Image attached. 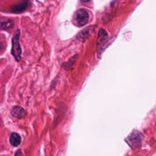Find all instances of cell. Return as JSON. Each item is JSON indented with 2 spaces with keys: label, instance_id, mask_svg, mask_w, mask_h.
<instances>
[{
  "label": "cell",
  "instance_id": "cell-1",
  "mask_svg": "<svg viewBox=\"0 0 156 156\" xmlns=\"http://www.w3.org/2000/svg\"><path fill=\"white\" fill-rule=\"evenodd\" d=\"M20 29H17L12 39V50H11V53L14 57L15 59L17 62H20L21 59V48L20 47Z\"/></svg>",
  "mask_w": 156,
  "mask_h": 156
},
{
  "label": "cell",
  "instance_id": "cell-2",
  "mask_svg": "<svg viewBox=\"0 0 156 156\" xmlns=\"http://www.w3.org/2000/svg\"><path fill=\"white\" fill-rule=\"evenodd\" d=\"M73 17L74 21L79 26H85L89 20L88 13L84 9H80L77 10Z\"/></svg>",
  "mask_w": 156,
  "mask_h": 156
},
{
  "label": "cell",
  "instance_id": "cell-3",
  "mask_svg": "<svg viewBox=\"0 0 156 156\" xmlns=\"http://www.w3.org/2000/svg\"><path fill=\"white\" fill-rule=\"evenodd\" d=\"M143 138L142 134L137 131L134 130L128 136L127 138V142L132 148H136L140 146L141 143V140Z\"/></svg>",
  "mask_w": 156,
  "mask_h": 156
},
{
  "label": "cell",
  "instance_id": "cell-4",
  "mask_svg": "<svg viewBox=\"0 0 156 156\" xmlns=\"http://www.w3.org/2000/svg\"><path fill=\"white\" fill-rule=\"evenodd\" d=\"M107 37L108 34L106 31L104 29H100L97 39V51L98 55L101 54L102 51L104 49V47L107 40Z\"/></svg>",
  "mask_w": 156,
  "mask_h": 156
},
{
  "label": "cell",
  "instance_id": "cell-5",
  "mask_svg": "<svg viewBox=\"0 0 156 156\" xmlns=\"http://www.w3.org/2000/svg\"><path fill=\"white\" fill-rule=\"evenodd\" d=\"M94 29V26H90L83 29L77 35V39L80 41L84 42L90 36V35L92 34Z\"/></svg>",
  "mask_w": 156,
  "mask_h": 156
},
{
  "label": "cell",
  "instance_id": "cell-6",
  "mask_svg": "<svg viewBox=\"0 0 156 156\" xmlns=\"http://www.w3.org/2000/svg\"><path fill=\"white\" fill-rule=\"evenodd\" d=\"M14 26V21L10 18L0 15V30H7Z\"/></svg>",
  "mask_w": 156,
  "mask_h": 156
},
{
  "label": "cell",
  "instance_id": "cell-7",
  "mask_svg": "<svg viewBox=\"0 0 156 156\" xmlns=\"http://www.w3.org/2000/svg\"><path fill=\"white\" fill-rule=\"evenodd\" d=\"M29 0H21L19 3L12 5L10 7L11 12L15 13H19L24 12L27 8Z\"/></svg>",
  "mask_w": 156,
  "mask_h": 156
},
{
  "label": "cell",
  "instance_id": "cell-8",
  "mask_svg": "<svg viewBox=\"0 0 156 156\" xmlns=\"http://www.w3.org/2000/svg\"><path fill=\"white\" fill-rule=\"evenodd\" d=\"M12 115L16 118L21 119L25 116L26 111L20 106H15L12 110Z\"/></svg>",
  "mask_w": 156,
  "mask_h": 156
},
{
  "label": "cell",
  "instance_id": "cell-9",
  "mask_svg": "<svg viewBox=\"0 0 156 156\" xmlns=\"http://www.w3.org/2000/svg\"><path fill=\"white\" fill-rule=\"evenodd\" d=\"M9 140L11 145H12L14 147H16V146H18L21 143V138L18 133L13 132L11 133L10 136Z\"/></svg>",
  "mask_w": 156,
  "mask_h": 156
},
{
  "label": "cell",
  "instance_id": "cell-10",
  "mask_svg": "<svg viewBox=\"0 0 156 156\" xmlns=\"http://www.w3.org/2000/svg\"><path fill=\"white\" fill-rule=\"evenodd\" d=\"M77 57V55H74L66 63H65L63 65V67L66 69H70L71 66L74 65V63H75L76 58Z\"/></svg>",
  "mask_w": 156,
  "mask_h": 156
},
{
  "label": "cell",
  "instance_id": "cell-11",
  "mask_svg": "<svg viewBox=\"0 0 156 156\" xmlns=\"http://www.w3.org/2000/svg\"><path fill=\"white\" fill-rule=\"evenodd\" d=\"M22 155H23V154H22V152L21 151L20 149L18 150V151L16 152L15 154V156H22Z\"/></svg>",
  "mask_w": 156,
  "mask_h": 156
},
{
  "label": "cell",
  "instance_id": "cell-12",
  "mask_svg": "<svg viewBox=\"0 0 156 156\" xmlns=\"http://www.w3.org/2000/svg\"><path fill=\"white\" fill-rule=\"evenodd\" d=\"M2 46H3V44H2V41L0 40V51H1V49L2 48Z\"/></svg>",
  "mask_w": 156,
  "mask_h": 156
},
{
  "label": "cell",
  "instance_id": "cell-13",
  "mask_svg": "<svg viewBox=\"0 0 156 156\" xmlns=\"http://www.w3.org/2000/svg\"><path fill=\"white\" fill-rule=\"evenodd\" d=\"M90 0H80V1L82 2H88V1H89Z\"/></svg>",
  "mask_w": 156,
  "mask_h": 156
}]
</instances>
